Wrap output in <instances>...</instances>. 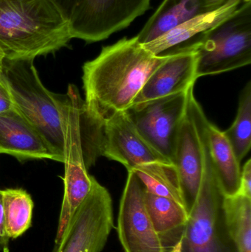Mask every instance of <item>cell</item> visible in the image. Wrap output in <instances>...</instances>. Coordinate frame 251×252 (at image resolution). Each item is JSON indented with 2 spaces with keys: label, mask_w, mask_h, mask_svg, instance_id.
<instances>
[{
  "label": "cell",
  "mask_w": 251,
  "mask_h": 252,
  "mask_svg": "<svg viewBox=\"0 0 251 252\" xmlns=\"http://www.w3.org/2000/svg\"><path fill=\"white\" fill-rule=\"evenodd\" d=\"M172 54L155 56L137 36L103 47L95 59L83 66L84 101L89 115L104 123L128 110L149 77Z\"/></svg>",
  "instance_id": "cell-1"
},
{
  "label": "cell",
  "mask_w": 251,
  "mask_h": 252,
  "mask_svg": "<svg viewBox=\"0 0 251 252\" xmlns=\"http://www.w3.org/2000/svg\"><path fill=\"white\" fill-rule=\"evenodd\" d=\"M69 21L53 0H0V49L7 59H35L67 47Z\"/></svg>",
  "instance_id": "cell-2"
},
{
  "label": "cell",
  "mask_w": 251,
  "mask_h": 252,
  "mask_svg": "<svg viewBox=\"0 0 251 252\" xmlns=\"http://www.w3.org/2000/svg\"><path fill=\"white\" fill-rule=\"evenodd\" d=\"M33 59H7L0 78L7 85L15 109L40 133L56 156L64 161V130L60 94L47 90L40 79Z\"/></svg>",
  "instance_id": "cell-3"
},
{
  "label": "cell",
  "mask_w": 251,
  "mask_h": 252,
  "mask_svg": "<svg viewBox=\"0 0 251 252\" xmlns=\"http://www.w3.org/2000/svg\"><path fill=\"white\" fill-rule=\"evenodd\" d=\"M206 132L207 127L201 182L183 234L182 252H237L225 220V195L212 167Z\"/></svg>",
  "instance_id": "cell-4"
},
{
  "label": "cell",
  "mask_w": 251,
  "mask_h": 252,
  "mask_svg": "<svg viewBox=\"0 0 251 252\" xmlns=\"http://www.w3.org/2000/svg\"><path fill=\"white\" fill-rule=\"evenodd\" d=\"M195 51L196 78L218 75L251 63V1L228 19L181 46Z\"/></svg>",
  "instance_id": "cell-5"
},
{
  "label": "cell",
  "mask_w": 251,
  "mask_h": 252,
  "mask_svg": "<svg viewBox=\"0 0 251 252\" xmlns=\"http://www.w3.org/2000/svg\"><path fill=\"white\" fill-rule=\"evenodd\" d=\"M113 228L112 196L92 176L90 192L74 213L53 252H102Z\"/></svg>",
  "instance_id": "cell-6"
},
{
  "label": "cell",
  "mask_w": 251,
  "mask_h": 252,
  "mask_svg": "<svg viewBox=\"0 0 251 252\" xmlns=\"http://www.w3.org/2000/svg\"><path fill=\"white\" fill-rule=\"evenodd\" d=\"M209 121L195 97L194 85L188 90L187 107L175 142L173 164L179 179L186 211L193 208L201 182L203 139Z\"/></svg>",
  "instance_id": "cell-7"
},
{
  "label": "cell",
  "mask_w": 251,
  "mask_h": 252,
  "mask_svg": "<svg viewBox=\"0 0 251 252\" xmlns=\"http://www.w3.org/2000/svg\"><path fill=\"white\" fill-rule=\"evenodd\" d=\"M150 2L151 0H76L69 18L71 36L86 43L103 41L142 16Z\"/></svg>",
  "instance_id": "cell-8"
},
{
  "label": "cell",
  "mask_w": 251,
  "mask_h": 252,
  "mask_svg": "<svg viewBox=\"0 0 251 252\" xmlns=\"http://www.w3.org/2000/svg\"><path fill=\"white\" fill-rule=\"evenodd\" d=\"M188 90L134 104L125 111L140 134L172 163L178 128L187 107Z\"/></svg>",
  "instance_id": "cell-9"
},
{
  "label": "cell",
  "mask_w": 251,
  "mask_h": 252,
  "mask_svg": "<svg viewBox=\"0 0 251 252\" xmlns=\"http://www.w3.org/2000/svg\"><path fill=\"white\" fill-rule=\"evenodd\" d=\"M128 175L119 204L117 233L125 252H169L146 208V189L135 172Z\"/></svg>",
  "instance_id": "cell-10"
},
{
  "label": "cell",
  "mask_w": 251,
  "mask_h": 252,
  "mask_svg": "<svg viewBox=\"0 0 251 252\" xmlns=\"http://www.w3.org/2000/svg\"><path fill=\"white\" fill-rule=\"evenodd\" d=\"M102 157L123 164L128 171L153 163L173 164L140 134L126 112L104 122Z\"/></svg>",
  "instance_id": "cell-11"
},
{
  "label": "cell",
  "mask_w": 251,
  "mask_h": 252,
  "mask_svg": "<svg viewBox=\"0 0 251 252\" xmlns=\"http://www.w3.org/2000/svg\"><path fill=\"white\" fill-rule=\"evenodd\" d=\"M169 53L173 54L149 77L134 104L187 91L195 85L197 80L195 51L190 46H184Z\"/></svg>",
  "instance_id": "cell-12"
},
{
  "label": "cell",
  "mask_w": 251,
  "mask_h": 252,
  "mask_svg": "<svg viewBox=\"0 0 251 252\" xmlns=\"http://www.w3.org/2000/svg\"><path fill=\"white\" fill-rule=\"evenodd\" d=\"M0 154L19 160L52 159L56 161L40 133L16 109L0 114Z\"/></svg>",
  "instance_id": "cell-13"
},
{
  "label": "cell",
  "mask_w": 251,
  "mask_h": 252,
  "mask_svg": "<svg viewBox=\"0 0 251 252\" xmlns=\"http://www.w3.org/2000/svg\"><path fill=\"white\" fill-rule=\"evenodd\" d=\"M241 2L242 0H227L216 8L200 13L141 45L155 56L165 54L193 41L228 19L240 7Z\"/></svg>",
  "instance_id": "cell-14"
},
{
  "label": "cell",
  "mask_w": 251,
  "mask_h": 252,
  "mask_svg": "<svg viewBox=\"0 0 251 252\" xmlns=\"http://www.w3.org/2000/svg\"><path fill=\"white\" fill-rule=\"evenodd\" d=\"M63 164L64 193L57 229L60 233L64 232L74 213L88 195L92 183V176L87 171L80 144L70 142L66 145Z\"/></svg>",
  "instance_id": "cell-15"
},
{
  "label": "cell",
  "mask_w": 251,
  "mask_h": 252,
  "mask_svg": "<svg viewBox=\"0 0 251 252\" xmlns=\"http://www.w3.org/2000/svg\"><path fill=\"white\" fill-rule=\"evenodd\" d=\"M212 10L204 0H164L139 32L137 39L141 44L150 42L186 21Z\"/></svg>",
  "instance_id": "cell-16"
},
{
  "label": "cell",
  "mask_w": 251,
  "mask_h": 252,
  "mask_svg": "<svg viewBox=\"0 0 251 252\" xmlns=\"http://www.w3.org/2000/svg\"><path fill=\"white\" fill-rule=\"evenodd\" d=\"M206 134L212 167L224 195H237L240 190L241 167L232 147L223 132L210 122Z\"/></svg>",
  "instance_id": "cell-17"
},
{
  "label": "cell",
  "mask_w": 251,
  "mask_h": 252,
  "mask_svg": "<svg viewBox=\"0 0 251 252\" xmlns=\"http://www.w3.org/2000/svg\"><path fill=\"white\" fill-rule=\"evenodd\" d=\"M146 208L163 245L170 250L182 238L188 214L179 203L145 192Z\"/></svg>",
  "instance_id": "cell-18"
},
{
  "label": "cell",
  "mask_w": 251,
  "mask_h": 252,
  "mask_svg": "<svg viewBox=\"0 0 251 252\" xmlns=\"http://www.w3.org/2000/svg\"><path fill=\"white\" fill-rule=\"evenodd\" d=\"M5 232L7 237L16 239L32 224L34 203L31 195L22 188L1 190Z\"/></svg>",
  "instance_id": "cell-19"
},
{
  "label": "cell",
  "mask_w": 251,
  "mask_h": 252,
  "mask_svg": "<svg viewBox=\"0 0 251 252\" xmlns=\"http://www.w3.org/2000/svg\"><path fill=\"white\" fill-rule=\"evenodd\" d=\"M224 213L237 252H251V198L237 193L225 196Z\"/></svg>",
  "instance_id": "cell-20"
},
{
  "label": "cell",
  "mask_w": 251,
  "mask_h": 252,
  "mask_svg": "<svg viewBox=\"0 0 251 252\" xmlns=\"http://www.w3.org/2000/svg\"><path fill=\"white\" fill-rule=\"evenodd\" d=\"M132 171L135 172L147 192L173 200L184 207L174 164L153 163L139 166Z\"/></svg>",
  "instance_id": "cell-21"
},
{
  "label": "cell",
  "mask_w": 251,
  "mask_h": 252,
  "mask_svg": "<svg viewBox=\"0 0 251 252\" xmlns=\"http://www.w3.org/2000/svg\"><path fill=\"white\" fill-rule=\"evenodd\" d=\"M239 162L244 159L251 146V81L246 84L239 99L237 117L231 127L223 132Z\"/></svg>",
  "instance_id": "cell-22"
},
{
  "label": "cell",
  "mask_w": 251,
  "mask_h": 252,
  "mask_svg": "<svg viewBox=\"0 0 251 252\" xmlns=\"http://www.w3.org/2000/svg\"><path fill=\"white\" fill-rule=\"evenodd\" d=\"M238 193L251 198V160L249 159L241 170L240 190Z\"/></svg>",
  "instance_id": "cell-23"
},
{
  "label": "cell",
  "mask_w": 251,
  "mask_h": 252,
  "mask_svg": "<svg viewBox=\"0 0 251 252\" xmlns=\"http://www.w3.org/2000/svg\"><path fill=\"white\" fill-rule=\"evenodd\" d=\"M11 94L4 81L0 78V114L14 109Z\"/></svg>",
  "instance_id": "cell-24"
},
{
  "label": "cell",
  "mask_w": 251,
  "mask_h": 252,
  "mask_svg": "<svg viewBox=\"0 0 251 252\" xmlns=\"http://www.w3.org/2000/svg\"><path fill=\"white\" fill-rule=\"evenodd\" d=\"M9 241L4 228V211H3L2 195L0 189V250L2 252H9Z\"/></svg>",
  "instance_id": "cell-25"
},
{
  "label": "cell",
  "mask_w": 251,
  "mask_h": 252,
  "mask_svg": "<svg viewBox=\"0 0 251 252\" xmlns=\"http://www.w3.org/2000/svg\"><path fill=\"white\" fill-rule=\"evenodd\" d=\"M53 1L56 3V5L58 7L60 11L69 21V16L72 13L76 0H53Z\"/></svg>",
  "instance_id": "cell-26"
},
{
  "label": "cell",
  "mask_w": 251,
  "mask_h": 252,
  "mask_svg": "<svg viewBox=\"0 0 251 252\" xmlns=\"http://www.w3.org/2000/svg\"><path fill=\"white\" fill-rule=\"evenodd\" d=\"M226 1L227 0H204L206 6L212 9L216 8Z\"/></svg>",
  "instance_id": "cell-27"
},
{
  "label": "cell",
  "mask_w": 251,
  "mask_h": 252,
  "mask_svg": "<svg viewBox=\"0 0 251 252\" xmlns=\"http://www.w3.org/2000/svg\"><path fill=\"white\" fill-rule=\"evenodd\" d=\"M169 252H182V238L171 248Z\"/></svg>",
  "instance_id": "cell-28"
},
{
  "label": "cell",
  "mask_w": 251,
  "mask_h": 252,
  "mask_svg": "<svg viewBox=\"0 0 251 252\" xmlns=\"http://www.w3.org/2000/svg\"><path fill=\"white\" fill-rule=\"evenodd\" d=\"M4 59H5V57H4V53L0 49V76H1V69H2L3 62H4Z\"/></svg>",
  "instance_id": "cell-29"
},
{
  "label": "cell",
  "mask_w": 251,
  "mask_h": 252,
  "mask_svg": "<svg viewBox=\"0 0 251 252\" xmlns=\"http://www.w3.org/2000/svg\"><path fill=\"white\" fill-rule=\"evenodd\" d=\"M242 1H244V2H249V1H251V0H242Z\"/></svg>",
  "instance_id": "cell-30"
}]
</instances>
